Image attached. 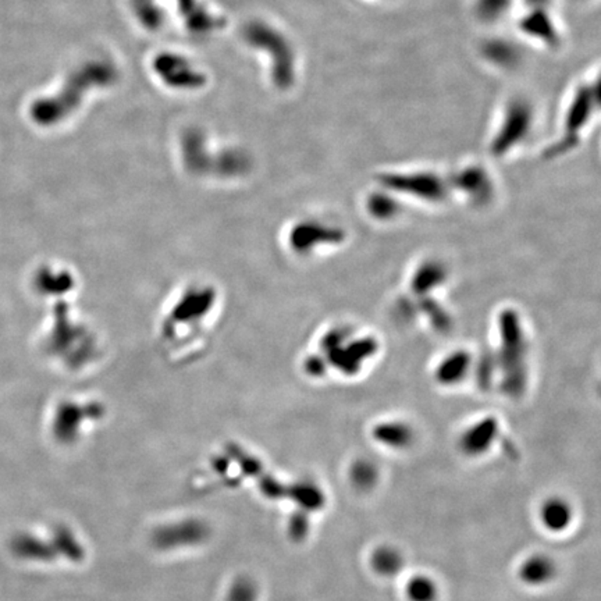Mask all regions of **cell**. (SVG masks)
<instances>
[{
  "label": "cell",
  "mask_w": 601,
  "mask_h": 601,
  "mask_svg": "<svg viewBox=\"0 0 601 601\" xmlns=\"http://www.w3.org/2000/svg\"><path fill=\"white\" fill-rule=\"evenodd\" d=\"M225 312L223 289L209 279H190L165 299L156 323V337L165 358L188 365L202 358L213 343Z\"/></svg>",
  "instance_id": "1"
},
{
  "label": "cell",
  "mask_w": 601,
  "mask_h": 601,
  "mask_svg": "<svg viewBox=\"0 0 601 601\" xmlns=\"http://www.w3.org/2000/svg\"><path fill=\"white\" fill-rule=\"evenodd\" d=\"M46 344L56 355L61 369L68 374L86 376L96 371L108 355L106 340L101 329L73 302L58 304Z\"/></svg>",
  "instance_id": "2"
},
{
  "label": "cell",
  "mask_w": 601,
  "mask_h": 601,
  "mask_svg": "<svg viewBox=\"0 0 601 601\" xmlns=\"http://www.w3.org/2000/svg\"><path fill=\"white\" fill-rule=\"evenodd\" d=\"M56 412L55 425L58 423V433L64 440L70 441L80 437L88 423L102 421L106 415V406L103 401L78 396V399L70 397L60 401Z\"/></svg>",
  "instance_id": "3"
},
{
  "label": "cell",
  "mask_w": 601,
  "mask_h": 601,
  "mask_svg": "<svg viewBox=\"0 0 601 601\" xmlns=\"http://www.w3.org/2000/svg\"><path fill=\"white\" fill-rule=\"evenodd\" d=\"M34 286L41 295L56 298V305L67 304L80 295L81 277L71 266L48 263L36 272Z\"/></svg>",
  "instance_id": "4"
},
{
  "label": "cell",
  "mask_w": 601,
  "mask_h": 601,
  "mask_svg": "<svg viewBox=\"0 0 601 601\" xmlns=\"http://www.w3.org/2000/svg\"><path fill=\"white\" fill-rule=\"evenodd\" d=\"M207 536V528L200 520H183L177 525L160 528L153 535V543L159 548L172 550L187 544H197Z\"/></svg>",
  "instance_id": "5"
},
{
  "label": "cell",
  "mask_w": 601,
  "mask_h": 601,
  "mask_svg": "<svg viewBox=\"0 0 601 601\" xmlns=\"http://www.w3.org/2000/svg\"><path fill=\"white\" fill-rule=\"evenodd\" d=\"M495 433H497L495 421L486 419L475 425L472 429L465 431L461 441V447L469 456H478L481 453H485L490 447V444L493 443Z\"/></svg>",
  "instance_id": "6"
},
{
  "label": "cell",
  "mask_w": 601,
  "mask_h": 601,
  "mask_svg": "<svg viewBox=\"0 0 601 601\" xmlns=\"http://www.w3.org/2000/svg\"><path fill=\"white\" fill-rule=\"evenodd\" d=\"M540 520L551 532H563L572 520V510L565 500L550 498L540 508Z\"/></svg>",
  "instance_id": "7"
},
{
  "label": "cell",
  "mask_w": 601,
  "mask_h": 601,
  "mask_svg": "<svg viewBox=\"0 0 601 601\" xmlns=\"http://www.w3.org/2000/svg\"><path fill=\"white\" fill-rule=\"evenodd\" d=\"M555 575L554 563L544 555L528 558L519 568V577L529 586H542L548 583Z\"/></svg>",
  "instance_id": "8"
},
{
  "label": "cell",
  "mask_w": 601,
  "mask_h": 601,
  "mask_svg": "<svg viewBox=\"0 0 601 601\" xmlns=\"http://www.w3.org/2000/svg\"><path fill=\"white\" fill-rule=\"evenodd\" d=\"M374 437L379 443L386 444V447L391 448H404L412 440L409 428L400 423H387L377 426L374 429Z\"/></svg>",
  "instance_id": "9"
},
{
  "label": "cell",
  "mask_w": 601,
  "mask_h": 601,
  "mask_svg": "<svg viewBox=\"0 0 601 601\" xmlns=\"http://www.w3.org/2000/svg\"><path fill=\"white\" fill-rule=\"evenodd\" d=\"M372 565L376 572L389 576L400 571L402 558L394 548L383 547L376 550V553L373 554Z\"/></svg>",
  "instance_id": "10"
},
{
  "label": "cell",
  "mask_w": 601,
  "mask_h": 601,
  "mask_svg": "<svg viewBox=\"0 0 601 601\" xmlns=\"http://www.w3.org/2000/svg\"><path fill=\"white\" fill-rule=\"evenodd\" d=\"M406 595L411 601H434L437 587L430 577L415 576L406 585Z\"/></svg>",
  "instance_id": "11"
},
{
  "label": "cell",
  "mask_w": 601,
  "mask_h": 601,
  "mask_svg": "<svg viewBox=\"0 0 601 601\" xmlns=\"http://www.w3.org/2000/svg\"><path fill=\"white\" fill-rule=\"evenodd\" d=\"M468 365V358L465 354L451 355L447 361H444L440 366L438 377L443 383H453L457 381L461 374L465 372V366Z\"/></svg>",
  "instance_id": "12"
},
{
  "label": "cell",
  "mask_w": 601,
  "mask_h": 601,
  "mask_svg": "<svg viewBox=\"0 0 601 601\" xmlns=\"http://www.w3.org/2000/svg\"><path fill=\"white\" fill-rule=\"evenodd\" d=\"M257 586L248 577L235 580L230 587L227 601H257Z\"/></svg>",
  "instance_id": "13"
},
{
  "label": "cell",
  "mask_w": 601,
  "mask_h": 601,
  "mask_svg": "<svg viewBox=\"0 0 601 601\" xmlns=\"http://www.w3.org/2000/svg\"><path fill=\"white\" fill-rule=\"evenodd\" d=\"M352 481L356 486L368 488L376 482V471L369 463H358L352 469Z\"/></svg>",
  "instance_id": "14"
}]
</instances>
